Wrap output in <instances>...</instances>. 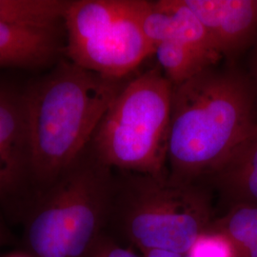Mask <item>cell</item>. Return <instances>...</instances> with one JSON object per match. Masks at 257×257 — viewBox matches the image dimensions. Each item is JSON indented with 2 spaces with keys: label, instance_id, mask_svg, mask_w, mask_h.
Wrapping results in <instances>:
<instances>
[{
  "label": "cell",
  "instance_id": "17",
  "mask_svg": "<svg viewBox=\"0 0 257 257\" xmlns=\"http://www.w3.org/2000/svg\"><path fill=\"white\" fill-rule=\"evenodd\" d=\"M142 257H186L185 254L167 249H148L144 250Z\"/></svg>",
  "mask_w": 257,
  "mask_h": 257
},
{
  "label": "cell",
  "instance_id": "5",
  "mask_svg": "<svg viewBox=\"0 0 257 257\" xmlns=\"http://www.w3.org/2000/svg\"><path fill=\"white\" fill-rule=\"evenodd\" d=\"M91 143L56 184L31 223L29 241L38 257H82L110 214L114 178Z\"/></svg>",
  "mask_w": 257,
  "mask_h": 257
},
{
  "label": "cell",
  "instance_id": "19",
  "mask_svg": "<svg viewBox=\"0 0 257 257\" xmlns=\"http://www.w3.org/2000/svg\"><path fill=\"white\" fill-rule=\"evenodd\" d=\"M255 4H256V7H257V0H255Z\"/></svg>",
  "mask_w": 257,
  "mask_h": 257
},
{
  "label": "cell",
  "instance_id": "2",
  "mask_svg": "<svg viewBox=\"0 0 257 257\" xmlns=\"http://www.w3.org/2000/svg\"><path fill=\"white\" fill-rule=\"evenodd\" d=\"M125 79H114L63 61L24 95L30 170L55 180L81 156Z\"/></svg>",
  "mask_w": 257,
  "mask_h": 257
},
{
  "label": "cell",
  "instance_id": "7",
  "mask_svg": "<svg viewBox=\"0 0 257 257\" xmlns=\"http://www.w3.org/2000/svg\"><path fill=\"white\" fill-rule=\"evenodd\" d=\"M134 4L142 31L153 46L175 42L192 48L213 64L222 59L201 21L185 0H134Z\"/></svg>",
  "mask_w": 257,
  "mask_h": 257
},
{
  "label": "cell",
  "instance_id": "12",
  "mask_svg": "<svg viewBox=\"0 0 257 257\" xmlns=\"http://www.w3.org/2000/svg\"><path fill=\"white\" fill-rule=\"evenodd\" d=\"M211 227L230 239L238 257H257L256 205L231 206Z\"/></svg>",
  "mask_w": 257,
  "mask_h": 257
},
{
  "label": "cell",
  "instance_id": "8",
  "mask_svg": "<svg viewBox=\"0 0 257 257\" xmlns=\"http://www.w3.org/2000/svg\"><path fill=\"white\" fill-rule=\"evenodd\" d=\"M221 57H232L257 35L255 0H185Z\"/></svg>",
  "mask_w": 257,
  "mask_h": 257
},
{
  "label": "cell",
  "instance_id": "14",
  "mask_svg": "<svg viewBox=\"0 0 257 257\" xmlns=\"http://www.w3.org/2000/svg\"><path fill=\"white\" fill-rule=\"evenodd\" d=\"M66 4L61 0H0V20L56 25L63 19Z\"/></svg>",
  "mask_w": 257,
  "mask_h": 257
},
{
  "label": "cell",
  "instance_id": "3",
  "mask_svg": "<svg viewBox=\"0 0 257 257\" xmlns=\"http://www.w3.org/2000/svg\"><path fill=\"white\" fill-rule=\"evenodd\" d=\"M111 212L142 251L167 249L185 255L214 220L208 189L199 182L176 180L169 173L124 172L119 182L114 180Z\"/></svg>",
  "mask_w": 257,
  "mask_h": 257
},
{
  "label": "cell",
  "instance_id": "1",
  "mask_svg": "<svg viewBox=\"0 0 257 257\" xmlns=\"http://www.w3.org/2000/svg\"><path fill=\"white\" fill-rule=\"evenodd\" d=\"M215 66L173 86L167 164L176 180L209 178L257 125L249 82Z\"/></svg>",
  "mask_w": 257,
  "mask_h": 257
},
{
  "label": "cell",
  "instance_id": "9",
  "mask_svg": "<svg viewBox=\"0 0 257 257\" xmlns=\"http://www.w3.org/2000/svg\"><path fill=\"white\" fill-rule=\"evenodd\" d=\"M57 51L56 25L0 20V68L45 65Z\"/></svg>",
  "mask_w": 257,
  "mask_h": 257
},
{
  "label": "cell",
  "instance_id": "11",
  "mask_svg": "<svg viewBox=\"0 0 257 257\" xmlns=\"http://www.w3.org/2000/svg\"><path fill=\"white\" fill-rule=\"evenodd\" d=\"M208 179L230 207L257 206V125Z\"/></svg>",
  "mask_w": 257,
  "mask_h": 257
},
{
  "label": "cell",
  "instance_id": "4",
  "mask_svg": "<svg viewBox=\"0 0 257 257\" xmlns=\"http://www.w3.org/2000/svg\"><path fill=\"white\" fill-rule=\"evenodd\" d=\"M172 97L173 84L157 68L125 83L92 137L95 156L122 172L168 174Z\"/></svg>",
  "mask_w": 257,
  "mask_h": 257
},
{
  "label": "cell",
  "instance_id": "15",
  "mask_svg": "<svg viewBox=\"0 0 257 257\" xmlns=\"http://www.w3.org/2000/svg\"><path fill=\"white\" fill-rule=\"evenodd\" d=\"M186 257H238L230 239L223 232L211 227L202 233Z\"/></svg>",
  "mask_w": 257,
  "mask_h": 257
},
{
  "label": "cell",
  "instance_id": "18",
  "mask_svg": "<svg viewBox=\"0 0 257 257\" xmlns=\"http://www.w3.org/2000/svg\"><path fill=\"white\" fill-rule=\"evenodd\" d=\"M253 74H254V79H255L257 88V50L255 57H254V61H253Z\"/></svg>",
  "mask_w": 257,
  "mask_h": 257
},
{
  "label": "cell",
  "instance_id": "16",
  "mask_svg": "<svg viewBox=\"0 0 257 257\" xmlns=\"http://www.w3.org/2000/svg\"><path fill=\"white\" fill-rule=\"evenodd\" d=\"M88 254L90 257H141L132 249L120 247L112 242H98V240Z\"/></svg>",
  "mask_w": 257,
  "mask_h": 257
},
{
  "label": "cell",
  "instance_id": "13",
  "mask_svg": "<svg viewBox=\"0 0 257 257\" xmlns=\"http://www.w3.org/2000/svg\"><path fill=\"white\" fill-rule=\"evenodd\" d=\"M154 54L166 78L173 86L186 82L204 70L215 66L209 58L192 48L175 42L158 43Z\"/></svg>",
  "mask_w": 257,
  "mask_h": 257
},
{
  "label": "cell",
  "instance_id": "6",
  "mask_svg": "<svg viewBox=\"0 0 257 257\" xmlns=\"http://www.w3.org/2000/svg\"><path fill=\"white\" fill-rule=\"evenodd\" d=\"M63 21L70 61L106 77L125 79L155 53L134 0L67 1Z\"/></svg>",
  "mask_w": 257,
  "mask_h": 257
},
{
  "label": "cell",
  "instance_id": "10",
  "mask_svg": "<svg viewBox=\"0 0 257 257\" xmlns=\"http://www.w3.org/2000/svg\"><path fill=\"white\" fill-rule=\"evenodd\" d=\"M30 169V139L24 96L0 92V188Z\"/></svg>",
  "mask_w": 257,
  "mask_h": 257
}]
</instances>
